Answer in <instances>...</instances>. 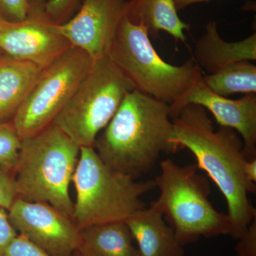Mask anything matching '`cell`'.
<instances>
[{
    "mask_svg": "<svg viewBox=\"0 0 256 256\" xmlns=\"http://www.w3.org/2000/svg\"><path fill=\"white\" fill-rule=\"evenodd\" d=\"M172 120L176 148L192 152L198 170H204L218 186L228 206L229 236L238 239L256 216L248 198L249 193H256V186L244 173L247 159L242 138L232 128L220 126L215 130L202 106H184Z\"/></svg>",
    "mask_w": 256,
    "mask_h": 256,
    "instance_id": "1",
    "label": "cell"
},
{
    "mask_svg": "<svg viewBox=\"0 0 256 256\" xmlns=\"http://www.w3.org/2000/svg\"><path fill=\"white\" fill-rule=\"evenodd\" d=\"M171 119L169 105L133 90L94 148L108 166L138 180L154 166L162 153L178 150Z\"/></svg>",
    "mask_w": 256,
    "mask_h": 256,
    "instance_id": "2",
    "label": "cell"
},
{
    "mask_svg": "<svg viewBox=\"0 0 256 256\" xmlns=\"http://www.w3.org/2000/svg\"><path fill=\"white\" fill-rule=\"evenodd\" d=\"M80 148L54 124L22 140L13 174L18 198L48 204L72 218L69 186Z\"/></svg>",
    "mask_w": 256,
    "mask_h": 256,
    "instance_id": "3",
    "label": "cell"
},
{
    "mask_svg": "<svg viewBox=\"0 0 256 256\" xmlns=\"http://www.w3.org/2000/svg\"><path fill=\"white\" fill-rule=\"evenodd\" d=\"M72 182L76 192L72 220L79 230L126 222L146 208L142 197L156 188L154 180L138 182L108 166L94 146L80 148Z\"/></svg>",
    "mask_w": 256,
    "mask_h": 256,
    "instance_id": "4",
    "label": "cell"
},
{
    "mask_svg": "<svg viewBox=\"0 0 256 256\" xmlns=\"http://www.w3.org/2000/svg\"><path fill=\"white\" fill-rule=\"evenodd\" d=\"M160 169L154 180L160 196L151 206L165 216L178 242L185 246L202 236H229L228 215L210 203V182L198 172L196 164L180 166L166 159Z\"/></svg>",
    "mask_w": 256,
    "mask_h": 256,
    "instance_id": "5",
    "label": "cell"
},
{
    "mask_svg": "<svg viewBox=\"0 0 256 256\" xmlns=\"http://www.w3.org/2000/svg\"><path fill=\"white\" fill-rule=\"evenodd\" d=\"M108 57L132 82L136 90L170 106L178 102L202 73L193 58L172 65L158 54L148 30L124 16Z\"/></svg>",
    "mask_w": 256,
    "mask_h": 256,
    "instance_id": "6",
    "label": "cell"
},
{
    "mask_svg": "<svg viewBox=\"0 0 256 256\" xmlns=\"http://www.w3.org/2000/svg\"><path fill=\"white\" fill-rule=\"evenodd\" d=\"M136 90L108 56L92 66L53 124L80 148L94 146L96 138L118 110L128 92Z\"/></svg>",
    "mask_w": 256,
    "mask_h": 256,
    "instance_id": "7",
    "label": "cell"
},
{
    "mask_svg": "<svg viewBox=\"0 0 256 256\" xmlns=\"http://www.w3.org/2000/svg\"><path fill=\"white\" fill-rule=\"evenodd\" d=\"M92 63V58L84 50L72 46L42 69L28 97L11 120L21 140L53 124Z\"/></svg>",
    "mask_w": 256,
    "mask_h": 256,
    "instance_id": "8",
    "label": "cell"
},
{
    "mask_svg": "<svg viewBox=\"0 0 256 256\" xmlns=\"http://www.w3.org/2000/svg\"><path fill=\"white\" fill-rule=\"evenodd\" d=\"M46 0H28L26 18L10 22L0 18V50L16 60L44 68L72 47L48 18Z\"/></svg>",
    "mask_w": 256,
    "mask_h": 256,
    "instance_id": "9",
    "label": "cell"
},
{
    "mask_svg": "<svg viewBox=\"0 0 256 256\" xmlns=\"http://www.w3.org/2000/svg\"><path fill=\"white\" fill-rule=\"evenodd\" d=\"M8 212L18 234L50 256H73L80 242V230L68 216L44 202L18 198Z\"/></svg>",
    "mask_w": 256,
    "mask_h": 256,
    "instance_id": "10",
    "label": "cell"
},
{
    "mask_svg": "<svg viewBox=\"0 0 256 256\" xmlns=\"http://www.w3.org/2000/svg\"><path fill=\"white\" fill-rule=\"evenodd\" d=\"M128 0H84L77 12L56 28L72 46L92 60L108 56L120 25L126 16Z\"/></svg>",
    "mask_w": 256,
    "mask_h": 256,
    "instance_id": "11",
    "label": "cell"
},
{
    "mask_svg": "<svg viewBox=\"0 0 256 256\" xmlns=\"http://www.w3.org/2000/svg\"><path fill=\"white\" fill-rule=\"evenodd\" d=\"M190 104L204 108L220 126L235 130L242 138L247 160L256 158V94H246L237 100L217 95L205 85L201 73L182 98L170 106V118L172 119Z\"/></svg>",
    "mask_w": 256,
    "mask_h": 256,
    "instance_id": "12",
    "label": "cell"
},
{
    "mask_svg": "<svg viewBox=\"0 0 256 256\" xmlns=\"http://www.w3.org/2000/svg\"><path fill=\"white\" fill-rule=\"evenodd\" d=\"M193 58L201 70L210 74L242 60L256 62V34L240 41L226 42L220 36L216 21L212 20L195 44Z\"/></svg>",
    "mask_w": 256,
    "mask_h": 256,
    "instance_id": "13",
    "label": "cell"
},
{
    "mask_svg": "<svg viewBox=\"0 0 256 256\" xmlns=\"http://www.w3.org/2000/svg\"><path fill=\"white\" fill-rule=\"evenodd\" d=\"M163 216L150 206L138 210L126 220L141 256H185L184 246Z\"/></svg>",
    "mask_w": 256,
    "mask_h": 256,
    "instance_id": "14",
    "label": "cell"
},
{
    "mask_svg": "<svg viewBox=\"0 0 256 256\" xmlns=\"http://www.w3.org/2000/svg\"><path fill=\"white\" fill-rule=\"evenodd\" d=\"M42 69L28 60L0 54V122L12 120Z\"/></svg>",
    "mask_w": 256,
    "mask_h": 256,
    "instance_id": "15",
    "label": "cell"
},
{
    "mask_svg": "<svg viewBox=\"0 0 256 256\" xmlns=\"http://www.w3.org/2000/svg\"><path fill=\"white\" fill-rule=\"evenodd\" d=\"M126 16L134 24L146 28L153 38L164 32L178 41H186L185 32L190 26L178 16L174 0H128Z\"/></svg>",
    "mask_w": 256,
    "mask_h": 256,
    "instance_id": "16",
    "label": "cell"
},
{
    "mask_svg": "<svg viewBox=\"0 0 256 256\" xmlns=\"http://www.w3.org/2000/svg\"><path fill=\"white\" fill-rule=\"evenodd\" d=\"M126 222L90 226L80 230L77 252L84 256H141Z\"/></svg>",
    "mask_w": 256,
    "mask_h": 256,
    "instance_id": "17",
    "label": "cell"
},
{
    "mask_svg": "<svg viewBox=\"0 0 256 256\" xmlns=\"http://www.w3.org/2000/svg\"><path fill=\"white\" fill-rule=\"evenodd\" d=\"M203 80L212 92L224 97L256 94V66L248 60L236 62L203 76Z\"/></svg>",
    "mask_w": 256,
    "mask_h": 256,
    "instance_id": "18",
    "label": "cell"
},
{
    "mask_svg": "<svg viewBox=\"0 0 256 256\" xmlns=\"http://www.w3.org/2000/svg\"><path fill=\"white\" fill-rule=\"evenodd\" d=\"M21 142V138L11 121L0 122V168L12 175Z\"/></svg>",
    "mask_w": 256,
    "mask_h": 256,
    "instance_id": "19",
    "label": "cell"
},
{
    "mask_svg": "<svg viewBox=\"0 0 256 256\" xmlns=\"http://www.w3.org/2000/svg\"><path fill=\"white\" fill-rule=\"evenodd\" d=\"M84 0H46L45 9L48 18L58 24L68 22L80 8Z\"/></svg>",
    "mask_w": 256,
    "mask_h": 256,
    "instance_id": "20",
    "label": "cell"
},
{
    "mask_svg": "<svg viewBox=\"0 0 256 256\" xmlns=\"http://www.w3.org/2000/svg\"><path fill=\"white\" fill-rule=\"evenodd\" d=\"M3 256H50L23 236L18 234L6 247Z\"/></svg>",
    "mask_w": 256,
    "mask_h": 256,
    "instance_id": "21",
    "label": "cell"
},
{
    "mask_svg": "<svg viewBox=\"0 0 256 256\" xmlns=\"http://www.w3.org/2000/svg\"><path fill=\"white\" fill-rule=\"evenodd\" d=\"M28 0H0V18L10 22L22 21L26 18Z\"/></svg>",
    "mask_w": 256,
    "mask_h": 256,
    "instance_id": "22",
    "label": "cell"
},
{
    "mask_svg": "<svg viewBox=\"0 0 256 256\" xmlns=\"http://www.w3.org/2000/svg\"><path fill=\"white\" fill-rule=\"evenodd\" d=\"M18 198L14 176L0 168V208L8 210Z\"/></svg>",
    "mask_w": 256,
    "mask_h": 256,
    "instance_id": "23",
    "label": "cell"
},
{
    "mask_svg": "<svg viewBox=\"0 0 256 256\" xmlns=\"http://www.w3.org/2000/svg\"><path fill=\"white\" fill-rule=\"evenodd\" d=\"M238 240L237 256H256V216Z\"/></svg>",
    "mask_w": 256,
    "mask_h": 256,
    "instance_id": "24",
    "label": "cell"
},
{
    "mask_svg": "<svg viewBox=\"0 0 256 256\" xmlns=\"http://www.w3.org/2000/svg\"><path fill=\"white\" fill-rule=\"evenodd\" d=\"M16 235L8 218V212L0 208V256H3L6 247Z\"/></svg>",
    "mask_w": 256,
    "mask_h": 256,
    "instance_id": "25",
    "label": "cell"
},
{
    "mask_svg": "<svg viewBox=\"0 0 256 256\" xmlns=\"http://www.w3.org/2000/svg\"><path fill=\"white\" fill-rule=\"evenodd\" d=\"M244 173L248 181L256 184V158L247 160L244 166Z\"/></svg>",
    "mask_w": 256,
    "mask_h": 256,
    "instance_id": "26",
    "label": "cell"
},
{
    "mask_svg": "<svg viewBox=\"0 0 256 256\" xmlns=\"http://www.w3.org/2000/svg\"><path fill=\"white\" fill-rule=\"evenodd\" d=\"M208 1H212V0H174V2L176 10L180 11V10L188 8L190 5Z\"/></svg>",
    "mask_w": 256,
    "mask_h": 256,
    "instance_id": "27",
    "label": "cell"
},
{
    "mask_svg": "<svg viewBox=\"0 0 256 256\" xmlns=\"http://www.w3.org/2000/svg\"><path fill=\"white\" fill-rule=\"evenodd\" d=\"M73 256H82V254H80V252H77V250H76V252H74Z\"/></svg>",
    "mask_w": 256,
    "mask_h": 256,
    "instance_id": "28",
    "label": "cell"
},
{
    "mask_svg": "<svg viewBox=\"0 0 256 256\" xmlns=\"http://www.w3.org/2000/svg\"><path fill=\"white\" fill-rule=\"evenodd\" d=\"M2 54V52L1 50H0V54Z\"/></svg>",
    "mask_w": 256,
    "mask_h": 256,
    "instance_id": "29",
    "label": "cell"
}]
</instances>
